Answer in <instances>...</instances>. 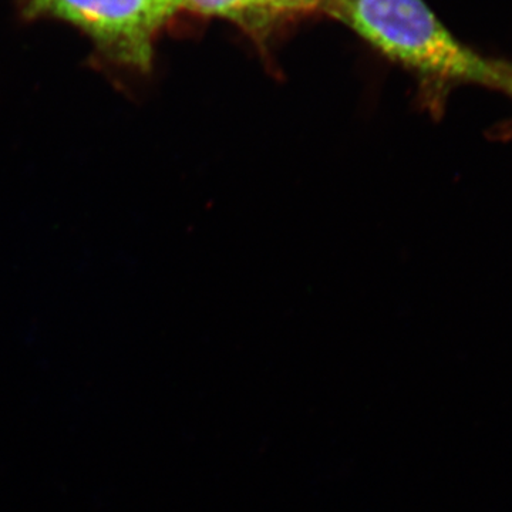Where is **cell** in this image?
<instances>
[{"instance_id":"obj_1","label":"cell","mask_w":512,"mask_h":512,"mask_svg":"<svg viewBox=\"0 0 512 512\" xmlns=\"http://www.w3.org/2000/svg\"><path fill=\"white\" fill-rule=\"evenodd\" d=\"M320 8L412 73L431 110L460 84L500 89V60L460 42L424 0H325Z\"/></svg>"},{"instance_id":"obj_2","label":"cell","mask_w":512,"mask_h":512,"mask_svg":"<svg viewBox=\"0 0 512 512\" xmlns=\"http://www.w3.org/2000/svg\"><path fill=\"white\" fill-rule=\"evenodd\" d=\"M29 12L67 20L117 62L147 72L153 42L173 10L161 0H30Z\"/></svg>"},{"instance_id":"obj_3","label":"cell","mask_w":512,"mask_h":512,"mask_svg":"<svg viewBox=\"0 0 512 512\" xmlns=\"http://www.w3.org/2000/svg\"><path fill=\"white\" fill-rule=\"evenodd\" d=\"M180 9L229 19L252 33H261L271 25V19L259 9L256 0H181Z\"/></svg>"},{"instance_id":"obj_4","label":"cell","mask_w":512,"mask_h":512,"mask_svg":"<svg viewBox=\"0 0 512 512\" xmlns=\"http://www.w3.org/2000/svg\"><path fill=\"white\" fill-rule=\"evenodd\" d=\"M325 0H256L259 9L274 19L275 16L289 15V13L309 12L316 8H320Z\"/></svg>"},{"instance_id":"obj_5","label":"cell","mask_w":512,"mask_h":512,"mask_svg":"<svg viewBox=\"0 0 512 512\" xmlns=\"http://www.w3.org/2000/svg\"><path fill=\"white\" fill-rule=\"evenodd\" d=\"M500 90L512 97V63L501 62Z\"/></svg>"},{"instance_id":"obj_6","label":"cell","mask_w":512,"mask_h":512,"mask_svg":"<svg viewBox=\"0 0 512 512\" xmlns=\"http://www.w3.org/2000/svg\"><path fill=\"white\" fill-rule=\"evenodd\" d=\"M161 2H163L164 5H167L168 8L173 10V12H175V10L180 9L181 0H161Z\"/></svg>"}]
</instances>
